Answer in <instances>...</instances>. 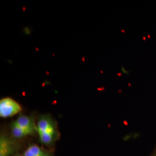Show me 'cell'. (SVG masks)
<instances>
[{
    "label": "cell",
    "mask_w": 156,
    "mask_h": 156,
    "mask_svg": "<svg viewBox=\"0 0 156 156\" xmlns=\"http://www.w3.org/2000/svg\"><path fill=\"white\" fill-rule=\"evenodd\" d=\"M41 142L44 145H49L55 139L57 131L53 120L46 116L40 117L37 126Z\"/></svg>",
    "instance_id": "obj_1"
},
{
    "label": "cell",
    "mask_w": 156,
    "mask_h": 156,
    "mask_svg": "<svg viewBox=\"0 0 156 156\" xmlns=\"http://www.w3.org/2000/svg\"><path fill=\"white\" fill-rule=\"evenodd\" d=\"M22 111L20 105L10 98L0 101V116L3 118L11 117Z\"/></svg>",
    "instance_id": "obj_2"
},
{
    "label": "cell",
    "mask_w": 156,
    "mask_h": 156,
    "mask_svg": "<svg viewBox=\"0 0 156 156\" xmlns=\"http://www.w3.org/2000/svg\"><path fill=\"white\" fill-rule=\"evenodd\" d=\"M15 122L21 128L27 130L33 134L37 131V126L35 125L33 119L29 116L20 115Z\"/></svg>",
    "instance_id": "obj_3"
},
{
    "label": "cell",
    "mask_w": 156,
    "mask_h": 156,
    "mask_svg": "<svg viewBox=\"0 0 156 156\" xmlns=\"http://www.w3.org/2000/svg\"><path fill=\"white\" fill-rule=\"evenodd\" d=\"M14 151V145L11 140L4 136L0 139V156H9Z\"/></svg>",
    "instance_id": "obj_4"
},
{
    "label": "cell",
    "mask_w": 156,
    "mask_h": 156,
    "mask_svg": "<svg viewBox=\"0 0 156 156\" xmlns=\"http://www.w3.org/2000/svg\"><path fill=\"white\" fill-rule=\"evenodd\" d=\"M24 156H52L49 153L44 151L38 145L29 146L24 152Z\"/></svg>",
    "instance_id": "obj_5"
},
{
    "label": "cell",
    "mask_w": 156,
    "mask_h": 156,
    "mask_svg": "<svg viewBox=\"0 0 156 156\" xmlns=\"http://www.w3.org/2000/svg\"><path fill=\"white\" fill-rule=\"evenodd\" d=\"M11 129L13 136L16 138H21L29 135L33 134L31 132L19 127L15 122L13 123L12 124Z\"/></svg>",
    "instance_id": "obj_6"
},
{
    "label": "cell",
    "mask_w": 156,
    "mask_h": 156,
    "mask_svg": "<svg viewBox=\"0 0 156 156\" xmlns=\"http://www.w3.org/2000/svg\"><path fill=\"white\" fill-rule=\"evenodd\" d=\"M156 156V149L155 151L154 152V153H153V156Z\"/></svg>",
    "instance_id": "obj_7"
},
{
    "label": "cell",
    "mask_w": 156,
    "mask_h": 156,
    "mask_svg": "<svg viewBox=\"0 0 156 156\" xmlns=\"http://www.w3.org/2000/svg\"></svg>",
    "instance_id": "obj_8"
}]
</instances>
